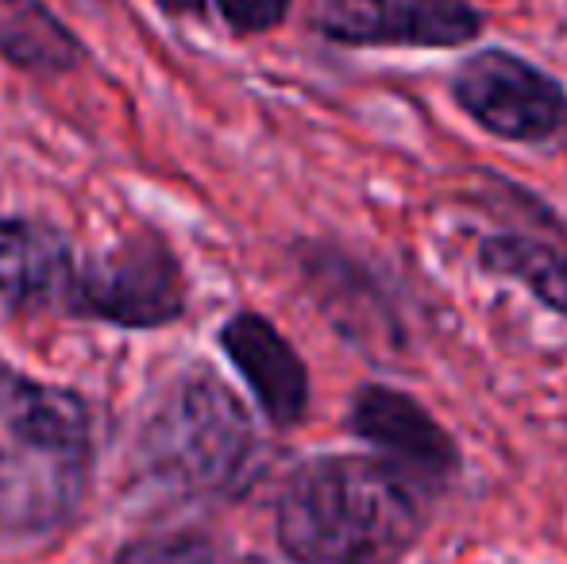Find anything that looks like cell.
Instances as JSON below:
<instances>
[{
	"mask_svg": "<svg viewBox=\"0 0 567 564\" xmlns=\"http://www.w3.org/2000/svg\"><path fill=\"white\" fill-rule=\"evenodd\" d=\"M116 564H225L217 545L197 534H163V537H140L127 550H120ZM251 564V561H239Z\"/></svg>",
	"mask_w": 567,
	"mask_h": 564,
	"instance_id": "obj_13",
	"label": "cell"
},
{
	"mask_svg": "<svg viewBox=\"0 0 567 564\" xmlns=\"http://www.w3.org/2000/svg\"><path fill=\"white\" fill-rule=\"evenodd\" d=\"M0 51L28 70H74L82 43L39 0H0Z\"/></svg>",
	"mask_w": 567,
	"mask_h": 564,
	"instance_id": "obj_12",
	"label": "cell"
},
{
	"mask_svg": "<svg viewBox=\"0 0 567 564\" xmlns=\"http://www.w3.org/2000/svg\"><path fill=\"white\" fill-rule=\"evenodd\" d=\"M66 309L124 329H158L178 321L186 309V279L166 244L155 236H132L74 271Z\"/></svg>",
	"mask_w": 567,
	"mask_h": 564,
	"instance_id": "obj_3",
	"label": "cell"
},
{
	"mask_svg": "<svg viewBox=\"0 0 567 564\" xmlns=\"http://www.w3.org/2000/svg\"><path fill=\"white\" fill-rule=\"evenodd\" d=\"M478 264L498 279L522 283L533 298L567 317V248L537 236H486L478 244Z\"/></svg>",
	"mask_w": 567,
	"mask_h": 564,
	"instance_id": "obj_11",
	"label": "cell"
},
{
	"mask_svg": "<svg viewBox=\"0 0 567 564\" xmlns=\"http://www.w3.org/2000/svg\"><path fill=\"white\" fill-rule=\"evenodd\" d=\"M351 433L379 449L390 468L410 475L417 488H441L460 472V449L452 433L394 387L371 383L351 402Z\"/></svg>",
	"mask_w": 567,
	"mask_h": 564,
	"instance_id": "obj_5",
	"label": "cell"
},
{
	"mask_svg": "<svg viewBox=\"0 0 567 564\" xmlns=\"http://www.w3.org/2000/svg\"><path fill=\"white\" fill-rule=\"evenodd\" d=\"M74 283L62 236L31 221H0V317L62 301Z\"/></svg>",
	"mask_w": 567,
	"mask_h": 564,
	"instance_id": "obj_9",
	"label": "cell"
},
{
	"mask_svg": "<svg viewBox=\"0 0 567 564\" xmlns=\"http://www.w3.org/2000/svg\"><path fill=\"white\" fill-rule=\"evenodd\" d=\"M0 422L16 441L90 452V410L66 387L35 383L0 363Z\"/></svg>",
	"mask_w": 567,
	"mask_h": 564,
	"instance_id": "obj_10",
	"label": "cell"
},
{
	"mask_svg": "<svg viewBox=\"0 0 567 564\" xmlns=\"http://www.w3.org/2000/svg\"><path fill=\"white\" fill-rule=\"evenodd\" d=\"M255 457L251 418L213 371L178 376L140 433L143 472L182 495H236L251 483Z\"/></svg>",
	"mask_w": 567,
	"mask_h": 564,
	"instance_id": "obj_2",
	"label": "cell"
},
{
	"mask_svg": "<svg viewBox=\"0 0 567 564\" xmlns=\"http://www.w3.org/2000/svg\"><path fill=\"white\" fill-rule=\"evenodd\" d=\"M421 530V488L386 460H309L278 499V545L298 564H394Z\"/></svg>",
	"mask_w": 567,
	"mask_h": 564,
	"instance_id": "obj_1",
	"label": "cell"
},
{
	"mask_svg": "<svg viewBox=\"0 0 567 564\" xmlns=\"http://www.w3.org/2000/svg\"><path fill=\"white\" fill-rule=\"evenodd\" d=\"M220 348L247 379L262 414L278 429H290L309 410V371L293 345L259 314H236L220 329Z\"/></svg>",
	"mask_w": 567,
	"mask_h": 564,
	"instance_id": "obj_8",
	"label": "cell"
},
{
	"mask_svg": "<svg viewBox=\"0 0 567 564\" xmlns=\"http://www.w3.org/2000/svg\"><path fill=\"white\" fill-rule=\"evenodd\" d=\"M217 8L231 31H239V35H259V31H270L286 20L290 0H217Z\"/></svg>",
	"mask_w": 567,
	"mask_h": 564,
	"instance_id": "obj_14",
	"label": "cell"
},
{
	"mask_svg": "<svg viewBox=\"0 0 567 564\" xmlns=\"http://www.w3.org/2000/svg\"><path fill=\"white\" fill-rule=\"evenodd\" d=\"M317 28L351 47H463L483 16L467 0H324Z\"/></svg>",
	"mask_w": 567,
	"mask_h": 564,
	"instance_id": "obj_6",
	"label": "cell"
},
{
	"mask_svg": "<svg viewBox=\"0 0 567 564\" xmlns=\"http://www.w3.org/2000/svg\"><path fill=\"white\" fill-rule=\"evenodd\" d=\"M460 109L491 136L533 143L548 140L567 116V93L556 78L509 51H478L455 70Z\"/></svg>",
	"mask_w": 567,
	"mask_h": 564,
	"instance_id": "obj_4",
	"label": "cell"
},
{
	"mask_svg": "<svg viewBox=\"0 0 567 564\" xmlns=\"http://www.w3.org/2000/svg\"><path fill=\"white\" fill-rule=\"evenodd\" d=\"M163 12H171V16H189V12H197L202 8V0H155Z\"/></svg>",
	"mask_w": 567,
	"mask_h": 564,
	"instance_id": "obj_15",
	"label": "cell"
},
{
	"mask_svg": "<svg viewBox=\"0 0 567 564\" xmlns=\"http://www.w3.org/2000/svg\"><path fill=\"white\" fill-rule=\"evenodd\" d=\"M90 452L16 441L0 449V530L47 534L78 511Z\"/></svg>",
	"mask_w": 567,
	"mask_h": 564,
	"instance_id": "obj_7",
	"label": "cell"
}]
</instances>
